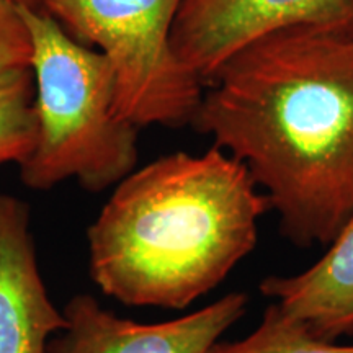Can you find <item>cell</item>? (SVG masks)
<instances>
[{
    "label": "cell",
    "instance_id": "5b68a950",
    "mask_svg": "<svg viewBox=\"0 0 353 353\" xmlns=\"http://www.w3.org/2000/svg\"><path fill=\"white\" fill-rule=\"evenodd\" d=\"M350 0H182L172 30L176 59L208 85L250 44L299 26H348Z\"/></svg>",
    "mask_w": 353,
    "mask_h": 353
},
{
    "label": "cell",
    "instance_id": "3957f363",
    "mask_svg": "<svg viewBox=\"0 0 353 353\" xmlns=\"http://www.w3.org/2000/svg\"><path fill=\"white\" fill-rule=\"evenodd\" d=\"M21 8L33 41L37 121L21 183L51 190L76 180L92 193L114 187L138 165L139 128L117 112L112 65L44 8Z\"/></svg>",
    "mask_w": 353,
    "mask_h": 353
},
{
    "label": "cell",
    "instance_id": "30bf717a",
    "mask_svg": "<svg viewBox=\"0 0 353 353\" xmlns=\"http://www.w3.org/2000/svg\"><path fill=\"white\" fill-rule=\"evenodd\" d=\"M34 81L32 69L0 74V165L28 157L34 144Z\"/></svg>",
    "mask_w": 353,
    "mask_h": 353
},
{
    "label": "cell",
    "instance_id": "7c38bea8",
    "mask_svg": "<svg viewBox=\"0 0 353 353\" xmlns=\"http://www.w3.org/2000/svg\"><path fill=\"white\" fill-rule=\"evenodd\" d=\"M15 3H19L21 7H30V8H43L44 0H13Z\"/></svg>",
    "mask_w": 353,
    "mask_h": 353
},
{
    "label": "cell",
    "instance_id": "52a82bcc",
    "mask_svg": "<svg viewBox=\"0 0 353 353\" xmlns=\"http://www.w3.org/2000/svg\"><path fill=\"white\" fill-rule=\"evenodd\" d=\"M64 325L39 268L30 206L0 193V353H48Z\"/></svg>",
    "mask_w": 353,
    "mask_h": 353
},
{
    "label": "cell",
    "instance_id": "9c48e42d",
    "mask_svg": "<svg viewBox=\"0 0 353 353\" xmlns=\"http://www.w3.org/2000/svg\"><path fill=\"white\" fill-rule=\"evenodd\" d=\"M206 353H353V343L317 337L301 321L272 303L249 335L232 342L218 341Z\"/></svg>",
    "mask_w": 353,
    "mask_h": 353
},
{
    "label": "cell",
    "instance_id": "ba28073f",
    "mask_svg": "<svg viewBox=\"0 0 353 353\" xmlns=\"http://www.w3.org/2000/svg\"><path fill=\"white\" fill-rule=\"evenodd\" d=\"M327 245L306 270L265 278L260 293L317 337L337 342L353 335V218Z\"/></svg>",
    "mask_w": 353,
    "mask_h": 353
},
{
    "label": "cell",
    "instance_id": "6da1fadb",
    "mask_svg": "<svg viewBox=\"0 0 353 353\" xmlns=\"http://www.w3.org/2000/svg\"><path fill=\"white\" fill-rule=\"evenodd\" d=\"M193 130L242 162L299 249L353 218V32L299 26L250 44L208 85Z\"/></svg>",
    "mask_w": 353,
    "mask_h": 353
},
{
    "label": "cell",
    "instance_id": "8992f818",
    "mask_svg": "<svg viewBox=\"0 0 353 353\" xmlns=\"http://www.w3.org/2000/svg\"><path fill=\"white\" fill-rule=\"evenodd\" d=\"M249 296L232 291L196 311L164 322H138L103 307L90 294L65 304V325L48 353H206L245 316Z\"/></svg>",
    "mask_w": 353,
    "mask_h": 353
},
{
    "label": "cell",
    "instance_id": "8fae6325",
    "mask_svg": "<svg viewBox=\"0 0 353 353\" xmlns=\"http://www.w3.org/2000/svg\"><path fill=\"white\" fill-rule=\"evenodd\" d=\"M33 41L23 8L13 0H0V74L32 69Z\"/></svg>",
    "mask_w": 353,
    "mask_h": 353
},
{
    "label": "cell",
    "instance_id": "277c9868",
    "mask_svg": "<svg viewBox=\"0 0 353 353\" xmlns=\"http://www.w3.org/2000/svg\"><path fill=\"white\" fill-rule=\"evenodd\" d=\"M182 0H44L70 37L94 44L114 74L117 112L136 128L192 125L205 85L172 48Z\"/></svg>",
    "mask_w": 353,
    "mask_h": 353
},
{
    "label": "cell",
    "instance_id": "7a4b0ae2",
    "mask_svg": "<svg viewBox=\"0 0 353 353\" xmlns=\"http://www.w3.org/2000/svg\"><path fill=\"white\" fill-rule=\"evenodd\" d=\"M268 210L223 149L165 154L113 187L87 231L90 276L125 306L182 311L252 254Z\"/></svg>",
    "mask_w": 353,
    "mask_h": 353
},
{
    "label": "cell",
    "instance_id": "4fadbf2b",
    "mask_svg": "<svg viewBox=\"0 0 353 353\" xmlns=\"http://www.w3.org/2000/svg\"><path fill=\"white\" fill-rule=\"evenodd\" d=\"M348 28L353 32V0H350V20H348Z\"/></svg>",
    "mask_w": 353,
    "mask_h": 353
}]
</instances>
